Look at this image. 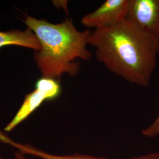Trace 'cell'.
Wrapping results in <instances>:
<instances>
[{"label":"cell","instance_id":"1","mask_svg":"<svg viewBox=\"0 0 159 159\" xmlns=\"http://www.w3.org/2000/svg\"><path fill=\"white\" fill-rule=\"evenodd\" d=\"M89 45L97 60L125 81L148 87L159 54V35L149 33L128 19L91 31Z\"/></svg>","mask_w":159,"mask_h":159},{"label":"cell","instance_id":"2","mask_svg":"<svg viewBox=\"0 0 159 159\" xmlns=\"http://www.w3.org/2000/svg\"><path fill=\"white\" fill-rule=\"evenodd\" d=\"M24 23L40 42L41 48L36 51L35 60L43 77L57 79L65 73L73 77L79 73L80 68L75 60H91L87 45L91 31L78 30L72 20L55 24L27 17Z\"/></svg>","mask_w":159,"mask_h":159},{"label":"cell","instance_id":"3","mask_svg":"<svg viewBox=\"0 0 159 159\" xmlns=\"http://www.w3.org/2000/svg\"><path fill=\"white\" fill-rule=\"evenodd\" d=\"M61 92V86L58 79L42 77L35 83L34 91L25 97L22 105L11 121L6 125L4 131L10 132L27 119L46 101L57 98Z\"/></svg>","mask_w":159,"mask_h":159},{"label":"cell","instance_id":"4","mask_svg":"<svg viewBox=\"0 0 159 159\" xmlns=\"http://www.w3.org/2000/svg\"><path fill=\"white\" fill-rule=\"evenodd\" d=\"M129 0H107L94 11L86 14L81 23L86 28L106 29L125 20Z\"/></svg>","mask_w":159,"mask_h":159},{"label":"cell","instance_id":"5","mask_svg":"<svg viewBox=\"0 0 159 159\" xmlns=\"http://www.w3.org/2000/svg\"><path fill=\"white\" fill-rule=\"evenodd\" d=\"M126 19L148 33L159 35V0H129Z\"/></svg>","mask_w":159,"mask_h":159},{"label":"cell","instance_id":"6","mask_svg":"<svg viewBox=\"0 0 159 159\" xmlns=\"http://www.w3.org/2000/svg\"><path fill=\"white\" fill-rule=\"evenodd\" d=\"M0 142L16 148L18 151L25 155H30L41 159H108L104 157L78 153L64 155L50 153L33 145L21 143L13 140L6 133L1 130H0Z\"/></svg>","mask_w":159,"mask_h":159},{"label":"cell","instance_id":"7","mask_svg":"<svg viewBox=\"0 0 159 159\" xmlns=\"http://www.w3.org/2000/svg\"><path fill=\"white\" fill-rule=\"evenodd\" d=\"M11 45L29 47L36 51L40 50L41 48L38 39L29 28L23 31H0V47Z\"/></svg>","mask_w":159,"mask_h":159},{"label":"cell","instance_id":"8","mask_svg":"<svg viewBox=\"0 0 159 159\" xmlns=\"http://www.w3.org/2000/svg\"><path fill=\"white\" fill-rule=\"evenodd\" d=\"M142 133L143 136L149 138L159 136V113L156 119L150 125L142 130Z\"/></svg>","mask_w":159,"mask_h":159},{"label":"cell","instance_id":"9","mask_svg":"<svg viewBox=\"0 0 159 159\" xmlns=\"http://www.w3.org/2000/svg\"><path fill=\"white\" fill-rule=\"evenodd\" d=\"M127 159H159V152L149 153L138 156L131 157Z\"/></svg>","mask_w":159,"mask_h":159},{"label":"cell","instance_id":"10","mask_svg":"<svg viewBox=\"0 0 159 159\" xmlns=\"http://www.w3.org/2000/svg\"><path fill=\"white\" fill-rule=\"evenodd\" d=\"M14 157L16 159H28L26 157V156L24 154H23V153H21L19 151H17L14 153ZM0 159H2L1 155H0Z\"/></svg>","mask_w":159,"mask_h":159}]
</instances>
